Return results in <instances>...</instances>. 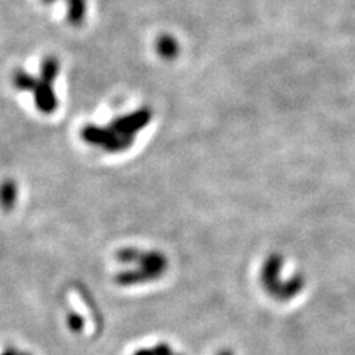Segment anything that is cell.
Listing matches in <instances>:
<instances>
[{
  "mask_svg": "<svg viewBox=\"0 0 355 355\" xmlns=\"http://www.w3.org/2000/svg\"><path fill=\"white\" fill-rule=\"evenodd\" d=\"M135 355H175L168 343H157L153 348H144L136 351Z\"/></svg>",
  "mask_w": 355,
  "mask_h": 355,
  "instance_id": "4",
  "label": "cell"
},
{
  "mask_svg": "<svg viewBox=\"0 0 355 355\" xmlns=\"http://www.w3.org/2000/svg\"><path fill=\"white\" fill-rule=\"evenodd\" d=\"M285 261L278 253H271L265 259L261 271V283L265 292L278 302H289L296 298L305 286V280L300 274L290 277L289 280H281Z\"/></svg>",
  "mask_w": 355,
  "mask_h": 355,
  "instance_id": "3",
  "label": "cell"
},
{
  "mask_svg": "<svg viewBox=\"0 0 355 355\" xmlns=\"http://www.w3.org/2000/svg\"><path fill=\"white\" fill-rule=\"evenodd\" d=\"M117 259L133 265L117 276V283L122 286H136L157 281L166 274L169 261L160 250H140L136 248H124L117 253Z\"/></svg>",
  "mask_w": 355,
  "mask_h": 355,
  "instance_id": "1",
  "label": "cell"
},
{
  "mask_svg": "<svg viewBox=\"0 0 355 355\" xmlns=\"http://www.w3.org/2000/svg\"><path fill=\"white\" fill-rule=\"evenodd\" d=\"M218 355H233V352L231 351H221V352H218Z\"/></svg>",
  "mask_w": 355,
  "mask_h": 355,
  "instance_id": "5",
  "label": "cell"
},
{
  "mask_svg": "<svg viewBox=\"0 0 355 355\" xmlns=\"http://www.w3.org/2000/svg\"><path fill=\"white\" fill-rule=\"evenodd\" d=\"M151 114L147 110H140L127 114L113 124L111 129L101 127H89L85 131V140L89 144L98 145L107 151H123L129 148L135 135L150 123Z\"/></svg>",
  "mask_w": 355,
  "mask_h": 355,
  "instance_id": "2",
  "label": "cell"
}]
</instances>
